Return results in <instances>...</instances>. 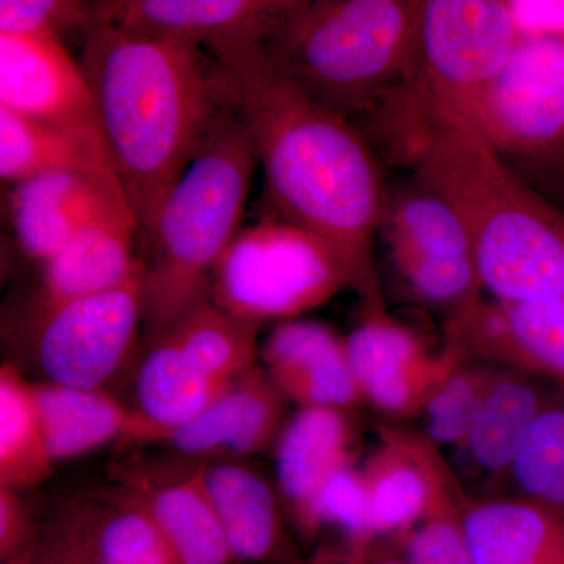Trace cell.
Here are the masks:
<instances>
[{
  "label": "cell",
  "mask_w": 564,
  "mask_h": 564,
  "mask_svg": "<svg viewBox=\"0 0 564 564\" xmlns=\"http://www.w3.org/2000/svg\"><path fill=\"white\" fill-rule=\"evenodd\" d=\"M207 51L231 80L262 170L265 214L332 243L350 265L364 306L384 304L375 242L388 188L369 141L278 68L258 43Z\"/></svg>",
  "instance_id": "cell-1"
},
{
  "label": "cell",
  "mask_w": 564,
  "mask_h": 564,
  "mask_svg": "<svg viewBox=\"0 0 564 564\" xmlns=\"http://www.w3.org/2000/svg\"><path fill=\"white\" fill-rule=\"evenodd\" d=\"M79 62L143 237L207 133L236 107L231 80L193 41L101 21L82 35Z\"/></svg>",
  "instance_id": "cell-2"
},
{
  "label": "cell",
  "mask_w": 564,
  "mask_h": 564,
  "mask_svg": "<svg viewBox=\"0 0 564 564\" xmlns=\"http://www.w3.org/2000/svg\"><path fill=\"white\" fill-rule=\"evenodd\" d=\"M402 166L459 215L494 300L564 299V215L474 124L425 96Z\"/></svg>",
  "instance_id": "cell-3"
},
{
  "label": "cell",
  "mask_w": 564,
  "mask_h": 564,
  "mask_svg": "<svg viewBox=\"0 0 564 564\" xmlns=\"http://www.w3.org/2000/svg\"><path fill=\"white\" fill-rule=\"evenodd\" d=\"M414 0H310L259 41L263 54L362 135L417 88Z\"/></svg>",
  "instance_id": "cell-4"
},
{
  "label": "cell",
  "mask_w": 564,
  "mask_h": 564,
  "mask_svg": "<svg viewBox=\"0 0 564 564\" xmlns=\"http://www.w3.org/2000/svg\"><path fill=\"white\" fill-rule=\"evenodd\" d=\"M256 169L250 133L236 106L207 133L141 237L150 252L143 261L150 339L210 299L215 267L242 229Z\"/></svg>",
  "instance_id": "cell-5"
},
{
  "label": "cell",
  "mask_w": 564,
  "mask_h": 564,
  "mask_svg": "<svg viewBox=\"0 0 564 564\" xmlns=\"http://www.w3.org/2000/svg\"><path fill=\"white\" fill-rule=\"evenodd\" d=\"M348 288L350 265L332 243L285 218L263 214L240 229L215 267L210 300L263 325L299 318Z\"/></svg>",
  "instance_id": "cell-6"
},
{
  "label": "cell",
  "mask_w": 564,
  "mask_h": 564,
  "mask_svg": "<svg viewBox=\"0 0 564 564\" xmlns=\"http://www.w3.org/2000/svg\"><path fill=\"white\" fill-rule=\"evenodd\" d=\"M519 36L511 0H414L415 85L441 109L470 121Z\"/></svg>",
  "instance_id": "cell-7"
},
{
  "label": "cell",
  "mask_w": 564,
  "mask_h": 564,
  "mask_svg": "<svg viewBox=\"0 0 564 564\" xmlns=\"http://www.w3.org/2000/svg\"><path fill=\"white\" fill-rule=\"evenodd\" d=\"M378 236L417 302L451 314L481 295L484 285L466 226L451 203L414 174L388 191Z\"/></svg>",
  "instance_id": "cell-8"
},
{
  "label": "cell",
  "mask_w": 564,
  "mask_h": 564,
  "mask_svg": "<svg viewBox=\"0 0 564 564\" xmlns=\"http://www.w3.org/2000/svg\"><path fill=\"white\" fill-rule=\"evenodd\" d=\"M469 122L507 162L564 163V33L519 36Z\"/></svg>",
  "instance_id": "cell-9"
},
{
  "label": "cell",
  "mask_w": 564,
  "mask_h": 564,
  "mask_svg": "<svg viewBox=\"0 0 564 564\" xmlns=\"http://www.w3.org/2000/svg\"><path fill=\"white\" fill-rule=\"evenodd\" d=\"M144 325V267L118 288L33 315L36 362L46 381L106 388Z\"/></svg>",
  "instance_id": "cell-10"
},
{
  "label": "cell",
  "mask_w": 564,
  "mask_h": 564,
  "mask_svg": "<svg viewBox=\"0 0 564 564\" xmlns=\"http://www.w3.org/2000/svg\"><path fill=\"white\" fill-rule=\"evenodd\" d=\"M345 345L364 402L397 419L422 414L437 388L469 362L448 344L437 355L426 350L384 304L364 306L362 321Z\"/></svg>",
  "instance_id": "cell-11"
},
{
  "label": "cell",
  "mask_w": 564,
  "mask_h": 564,
  "mask_svg": "<svg viewBox=\"0 0 564 564\" xmlns=\"http://www.w3.org/2000/svg\"><path fill=\"white\" fill-rule=\"evenodd\" d=\"M0 107L61 126L107 150L87 76L57 33H0Z\"/></svg>",
  "instance_id": "cell-12"
},
{
  "label": "cell",
  "mask_w": 564,
  "mask_h": 564,
  "mask_svg": "<svg viewBox=\"0 0 564 564\" xmlns=\"http://www.w3.org/2000/svg\"><path fill=\"white\" fill-rule=\"evenodd\" d=\"M361 473L375 540L400 538L433 511L466 500L458 477L426 434L383 426Z\"/></svg>",
  "instance_id": "cell-13"
},
{
  "label": "cell",
  "mask_w": 564,
  "mask_h": 564,
  "mask_svg": "<svg viewBox=\"0 0 564 564\" xmlns=\"http://www.w3.org/2000/svg\"><path fill=\"white\" fill-rule=\"evenodd\" d=\"M447 340L464 359L478 358L543 375L564 384V299L486 302L448 314Z\"/></svg>",
  "instance_id": "cell-14"
},
{
  "label": "cell",
  "mask_w": 564,
  "mask_h": 564,
  "mask_svg": "<svg viewBox=\"0 0 564 564\" xmlns=\"http://www.w3.org/2000/svg\"><path fill=\"white\" fill-rule=\"evenodd\" d=\"M93 21L174 36L204 50L259 43L310 0H88ZM91 21V22H93Z\"/></svg>",
  "instance_id": "cell-15"
},
{
  "label": "cell",
  "mask_w": 564,
  "mask_h": 564,
  "mask_svg": "<svg viewBox=\"0 0 564 564\" xmlns=\"http://www.w3.org/2000/svg\"><path fill=\"white\" fill-rule=\"evenodd\" d=\"M113 478L148 508L181 564L237 563L204 484V462L139 459L121 464Z\"/></svg>",
  "instance_id": "cell-16"
},
{
  "label": "cell",
  "mask_w": 564,
  "mask_h": 564,
  "mask_svg": "<svg viewBox=\"0 0 564 564\" xmlns=\"http://www.w3.org/2000/svg\"><path fill=\"white\" fill-rule=\"evenodd\" d=\"M289 400L262 366L236 378L198 417L166 433L162 443L199 462H248L276 444Z\"/></svg>",
  "instance_id": "cell-17"
},
{
  "label": "cell",
  "mask_w": 564,
  "mask_h": 564,
  "mask_svg": "<svg viewBox=\"0 0 564 564\" xmlns=\"http://www.w3.org/2000/svg\"><path fill=\"white\" fill-rule=\"evenodd\" d=\"M13 185L14 237L22 252L41 265L104 212L131 206L120 181L96 174H43Z\"/></svg>",
  "instance_id": "cell-18"
},
{
  "label": "cell",
  "mask_w": 564,
  "mask_h": 564,
  "mask_svg": "<svg viewBox=\"0 0 564 564\" xmlns=\"http://www.w3.org/2000/svg\"><path fill=\"white\" fill-rule=\"evenodd\" d=\"M259 362L282 395L300 408L348 411L364 403L345 339L321 322L278 323L262 344Z\"/></svg>",
  "instance_id": "cell-19"
},
{
  "label": "cell",
  "mask_w": 564,
  "mask_h": 564,
  "mask_svg": "<svg viewBox=\"0 0 564 564\" xmlns=\"http://www.w3.org/2000/svg\"><path fill=\"white\" fill-rule=\"evenodd\" d=\"M356 433L347 410L302 406L274 444V485L282 507L306 533L318 494L345 467L356 464Z\"/></svg>",
  "instance_id": "cell-20"
},
{
  "label": "cell",
  "mask_w": 564,
  "mask_h": 564,
  "mask_svg": "<svg viewBox=\"0 0 564 564\" xmlns=\"http://www.w3.org/2000/svg\"><path fill=\"white\" fill-rule=\"evenodd\" d=\"M140 223L129 204L87 223L57 254L43 263L33 315L93 293L110 291L140 272Z\"/></svg>",
  "instance_id": "cell-21"
},
{
  "label": "cell",
  "mask_w": 564,
  "mask_h": 564,
  "mask_svg": "<svg viewBox=\"0 0 564 564\" xmlns=\"http://www.w3.org/2000/svg\"><path fill=\"white\" fill-rule=\"evenodd\" d=\"M204 484L237 563L292 560L276 485L248 462H204Z\"/></svg>",
  "instance_id": "cell-22"
},
{
  "label": "cell",
  "mask_w": 564,
  "mask_h": 564,
  "mask_svg": "<svg viewBox=\"0 0 564 564\" xmlns=\"http://www.w3.org/2000/svg\"><path fill=\"white\" fill-rule=\"evenodd\" d=\"M35 391L54 463L79 458L118 441L161 443L159 429L104 388H76L44 380L35 383Z\"/></svg>",
  "instance_id": "cell-23"
},
{
  "label": "cell",
  "mask_w": 564,
  "mask_h": 564,
  "mask_svg": "<svg viewBox=\"0 0 564 564\" xmlns=\"http://www.w3.org/2000/svg\"><path fill=\"white\" fill-rule=\"evenodd\" d=\"M464 533L473 564H564V508L533 499L469 503Z\"/></svg>",
  "instance_id": "cell-24"
},
{
  "label": "cell",
  "mask_w": 564,
  "mask_h": 564,
  "mask_svg": "<svg viewBox=\"0 0 564 564\" xmlns=\"http://www.w3.org/2000/svg\"><path fill=\"white\" fill-rule=\"evenodd\" d=\"M54 173H87L118 180L109 151L61 126L0 107V176L3 182Z\"/></svg>",
  "instance_id": "cell-25"
},
{
  "label": "cell",
  "mask_w": 564,
  "mask_h": 564,
  "mask_svg": "<svg viewBox=\"0 0 564 564\" xmlns=\"http://www.w3.org/2000/svg\"><path fill=\"white\" fill-rule=\"evenodd\" d=\"M229 383L207 377L165 334L151 337L135 373V410L162 434L192 422ZM161 440V443H162Z\"/></svg>",
  "instance_id": "cell-26"
},
{
  "label": "cell",
  "mask_w": 564,
  "mask_h": 564,
  "mask_svg": "<svg viewBox=\"0 0 564 564\" xmlns=\"http://www.w3.org/2000/svg\"><path fill=\"white\" fill-rule=\"evenodd\" d=\"M76 502L93 564H181L148 508L121 486Z\"/></svg>",
  "instance_id": "cell-27"
},
{
  "label": "cell",
  "mask_w": 564,
  "mask_h": 564,
  "mask_svg": "<svg viewBox=\"0 0 564 564\" xmlns=\"http://www.w3.org/2000/svg\"><path fill=\"white\" fill-rule=\"evenodd\" d=\"M54 459L36 399L35 383L13 364L0 367V486L29 491L50 478Z\"/></svg>",
  "instance_id": "cell-28"
},
{
  "label": "cell",
  "mask_w": 564,
  "mask_h": 564,
  "mask_svg": "<svg viewBox=\"0 0 564 564\" xmlns=\"http://www.w3.org/2000/svg\"><path fill=\"white\" fill-rule=\"evenodd\" d=\"M261 326L207 299L161 334L170 337L207 377L231 383L259 366Z\"/></svg>",
  "instance_id": "cell-29"
},
{
  "label": "cell",
  "mask_w": 564,
  "mask_h": 564,
  "mask_svg": "<svg viewBox=\"0 0 564 564\" xmlns=\"http://www.w3.org/2000/svg\"><path fill=\"white\" fill-rule=\"evenodd\" d=\"M543 408L540 392L532 384L496 372L463 448L485 473L497 477L508 473Z\"/></svg>",
  "instance_id": "cell-30"
},
{
  "label": "cell",
  "mask_w": 564,
  "mask_h": 564,
  "mask_svg": "<svg viewBox=\"0 0 564 564\" xmlns=\"http://www.w3.org/2000/svg\"><path fill=\"white\" fill-rule=\"evenodd\" d=\"M530 499L564 508V410L544 406L534 419L513 467Z\"/></svg>",
  "instance_id": "cell-31"
},
{
  "label": "cell",
  "mask_w": 564,
  "mask_h": 564,
  "mask_svg": "<svg viewBox=\"0 0 564 564\" xmlns=\"http://www.w3.org/2000/svg\"><path fill=\"white\" fill-rule=\"evenodd\" d=\"M494 375L491 369L464 362L437 388L423 411L426 436L434 444L463 447Z\"/></svg>",
  "instance_id": "cell-32"
},
{
  "label": "cell",
  "mask_w": 564,
  "mask_h": 564,
  "mask_svg": "<svg viewBox=\"0 0 564 564\" xmlns=\"http://www.w3.org/2000/svg\"><path fill=\"white\" fill-rule=\"evenodd\" d=\"M326 527L344 536V551H361L375 544L369 525V505L361 469L356 464L334 475L315 500L306 536H317Z\"/></svg>",
  "instance_id": "cell-33"
},
{
  "label": "cell",
  "mask_w": 564,
  "mask_h": 564,
  "mask_svg": "<svg viewBox=\"0 0 564 564\" xmlns=\"http://www.w3.org/2000/svg\"><path fill=\"white\" fill-rule=\"evenodd\" d=\"M466 500L447 505L426 516L410 532L399 538L411 564H473L466 533Z\"/></svg>",
  "instance_id": "cell-34"
},
{
  "label": "cell",
  "mask_w": 564,
  "mask_h": 564,
  "mask_svg": "<svg viewBox=\"0 0 564 564\" xmlns=\"http://www.w3.org/2000/svg\"><path fill=\"white\" fill-rule=\"evenodd\" d=\"M93 18L88 0H0V33L85 31Z\"/></svg>",
  "instance_id": "cell-35"
},
{
  "label": "cell",
  "mask_w": 564,
  "mask_h": 564,
  "mask_svg": "<svg viewBox=\"0 0 564 564\" xmlns=\"http://www.w3.org/2000/svg\"><path fill=\"white\" fill-rule=\"evenodd\" d=\"M41 529L22 492L0 486V564H33Z\"/></svg>",
  "instance_id": "cell-36"
},
{
  "label": "cell",
  "mask_w": 564,
  "mask_h": 564,
  "mask_svg": "<svg viewBox=\"0 0 564 564\" xmlns=\"http://www.w3.org/2000/svg\"><path fill=\"white\" fill-rule=\"evenodd\" d=\"M33 564H93L77 502H69L43 525Z\"/></svg>",
  "instance_id": "cell-37"
},
{
  "label": "cell",
  "mask_w": 564,
  "mask_h": 564,
  "mask_svg": "<svg viewBox=\"0 0 564 564\" xmlns=\"http://www.w3.org/2000/svg\"><path fill=\"white\" fill-rule=\"evenodd\" d=\"M521 35L564 33V0H511Z\"/></svg>",
  "instance_id": "cell-38"
},
{
  "label": "cell",
  "mask_w": 564,
  "mask_h": 564,
  "mask_svg": "<svg viewBox=\"0 0 564 564\" xmlns=\"http://www.w3.org/2000/svg\"><path fill=\"white\" fill-rule=\"evenodd\" d=\"M315 564H411L406 556L386 552L372 544L361 551H328L318 555Z\"/></svg>",
  "instance_id": "cell-39"
}]
</instances>
